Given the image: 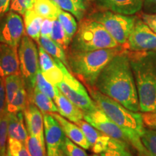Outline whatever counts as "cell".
I'll return each instance as SVG.
<instances>
[{
  "label": "cell",
  "instance_id": "ac0fdd59",
  "mask_svg": "<svg viewBox=\"0 0 156 156\" xmlns=\"http://www.w3.org/2000/svg\"><path fill=\"white\" fill-rule=\"evenodd\" d=\"M50 114L58 122L62 131L67 138L83 149L89 150L90 148L89 142L87 141L86 136L80 126L70 121L67 120L57 113H51Z\"/></svg>",
  "mask_w": 156,
  "mask_h": 156
},
{
  "label": "cell",
  "instance_id": "2e32d148",
  "mask_svg": "<svg viewBox=\"0 0 156 156\" xmlns=\"http://www.w3.org/2000/svg\"><path fill=\"white\" fill-rule=\"evenodd\" d=\"M56 87L60 92L63 93L69 101H71L78 108H80L83 112L92 111L97 108V105L87 90L81 91L72 88L64 81L58 83Z\"/></svg>",
  "mask_w": 156,
  "mask_h": 156
},
{
  "label": "cell",
  "instance_id": "52a82bcc",
  "mask_svg": "<svg viewBox=\"0 0 156 156\" xmlns=\"http://www.w3.org/2000/svg\"><path fill=\"white\" fill-rule=\"evenodd\" d=\"M87 17L103 25L120 46L126 44L136 20L135 17L131 15H122L109 10L96 12Z\"/></svg>",
  "mask_w": 156,
  "mask_h": 156
},
{
  "label": "cell",
  "instance_id": "30bf717a",
  "mask_svg": "<svg viewBox=\"0 0 156 156\" xmlns=\"http://www.w3.org/2000/svg\"><path fill=\"white\" fill-rule=\"evenodd\" d=\"M126 45L132 52L156 51V34L142 20H136Z\"/></svg>",
  "mask_w": 156,
  "mask_h": 156
},
{
  "label": "cell",
  "instance_id": "74e56055",
  "mask_svg": "<svg viewBox=\"0 0 156 156\" xmlns=\"http://www.w3.org/2000/svg\"><path fill=\"white\" fill-rule=\"evenodd\" d=\"M53 22L54 20H52L46 18L44 19L41 25V36L51 38L52 28H53Z\"/></svg>",
  "mask_w": 156,
  "mask_h": 156
},
{
  "label": "cell",
  "instance_id": "ee69618b",
  "mask_svg": "<svg viewBox=\"0 0 156 156\" xmlns=\"http://www.w3.org/2000/svg\"><path fill=\"white\" fill-rule=\"evenodd\" d=\"M91 156H101V155H99V154H93Z\"/></svg>",
  "mask_w": 156,
  "mask_h": 156
},
{
  "label": "cell",
  "instance_id": "603a6c76",
  "mask_svg": "<svg viewBox=\"0 0 156 156\" xmlns=\"http://www.w3.org/2000/svg\"><path fill=\"white\" fill-rule=\"evenodd\" d=\"M62 10L73 15L78 21L84 18L88 8L87 0H52Z\"/></svg>",
  "mask_w": 156,
  "mask_h": 156
},
{
  "label": "cell",
  "instance_id": "d4e9b609",
  "mask_svg": "<svg viewBox=\"0 0 156 156\" xmlns=\"http://www.w3.org/2000/svg\"><path fill=\"white\" fill-rule=\"evenodd\" d=\"M6 93V106L13 100L15 95L22 87H25L24 80L21 74L8 75L4 77Z\"/></svg>",
  "mask_w": 156,
  "mask_h": 156
},
{
  "label": "cell",
  "instance_id": "ba28073f",
  "mask_svg": "<svg viewBox=\"0 0 156 156\" xmlns=\"http://www.w3.org/2000/svg\"><path fill=\"white\" fill-rule=\"evenodd\" d=\"M76 124L81 128L90 145V148L95 154H99L108 150L127 149L128 143L114 139L90 124L85 120H80Z\"/></svg>",
  "mask_w": 156,
  "mask_h": 156
},
{
  "label": "cell",
  "instance_id": "cb8c5ba5",
  "mask_svg": "<svg viewBox=\"0 0 156 156\" xmlns=\"http://www.w3.org/2000/svg\"><path fill=\"white\" fill-rule=\"evenodd\" d=\"M38 44H39V46H41L52 57L60 60L69 71L66 51H64V49L62 46H60L58 44H56L51 38L44 36L40 37Z\"/></svg>",
  "mask_w": 156,
  "mask_h": 156
},
{
  "label": "cell",
  "instance_id": "d590c367",
  "mask_svg": "<svg viewBox=\"0 0 156 156\" xmlns=\"http://www.w3.org/2000/svg\"><path fill=\"white\" fill-rule=\"evenodd\" d=\"M84 150L66 136L63 147L64 156H88Z\"/></svg>",
  "mask_w": 156,
  "mask_h": 156
},
{
  "label": "cell",
  "instance_id": "60d3db41",
  "mask_svg": "<svg viewBox=\"0 0 156 156\" xmlns=\"http://www.w3.org/2000/svg\"><path fill=\"white\" fill-rule=\"evenodd\" d=\"M100 155L101 156H133L126 149L108 150Z\"/></svg>",
  "mask_w": 156,
  "mask_h": 156
},
{
  "label": "cell",
  "instance_id": "5b68a950",
  "mask_svg": "<svg viewBox=\"0 0 156 156\" xmlns=\"http://www.w3.org/2000/svg\"><path fill=\"white\" fill-rule=\"evenodd\" d=\"M120 45L101 23L90 18H83L74 36L67 51H92L116 48Z\"/></svg>",
  "mask_w": 156,
  "mask_h": 156
},
{
  "label": "cell",
  "instance_id": "7bdbcfd3",
  "mask_svg": "<svg viewBox=\"0 0 156 156\" xmlns=\"http://www.w3.org/2000/svg\"><path fill=\"white\" fill-rule=\"evenodd\" d=\"M10 3L11 0H0V17L9 11Z\"/></svg>",
  "mask_w": 156,
  "mask_h": 156
},
{
  "label": "cell",
  "instance_id": "83f0119b",
  "mask_svg": "<svg viewBox=\"0 0 156 156\" xmlns=\"http://www.w3.org/2000/svg\"><path fill=\"white\" fill-rule=\"evenodd\" d=\"M28 103V93H27L25 87H23L17 93L13 100L6 106V111L9 113L23 112Z\"/></svg>",
  "mask_w": 156,
  "mask_h": 156
},
{
  "label": "cell",
  "instance_id": "b9f144b4",
  "mask_svg": "<svg viewBox=\"0 0 156 156\" xmlns=\"http://www.w3.org/2000/svg\"><path fill=\"white\" fill-rule=\"evenodd\" d=\"M143 9L148 14L156 13V0H144Z\"/></svg>",
  "mask_w": 156,
  "mask_h": 156
},
{
  "label": "cell",
  "instance_id": "f35d334b",
  "mask_svg": "<svg viewBox=\"0 0 156 156\" xmlns=\"http://www.w3.org/2000/svg\"><path fill=\"white\" fill-rule=\"evenodd\" d=\"M6 110V93L4 79L0 77V116Z\"/></svg>",
  "mask_w": 156,
  "mask_h": 156
},
{
  "label": "cell",
  "instance_id": "9a60e30c",
  "mask_svg": "<svg viewBox=\"0 0 156 156\" xmlns=\"http://www.w3.org/2000/svg\"><path fill=\"white\" fill-rule=\"evenodd\" d=\"M38 52L39 66L43 75L49 83L56 86L63 81V73L56 65L54 58L41 46H38Z\"/></svg>",
  "mask_w": 156,
  "mask_h": 156
},
{
  "label": "cell",
  "instance_id": "5bb4252c",
  "mask_svg": "<svg viewBox=\"0 0 156 156\" xmlns=\"http://www.w3.org/2000/svg\"><path fill=\"white\" fill-rule=\"evenodd\" d=\"M21 74L17 47L0 43V77Z\"/></svg>",
  "mask_w": 156,
  "mask_h": 156
},
{
  "label": "cell",
  "instance_id": "8fae6325",
  "mask_svg": "<svg viewBox=\"0 0 156 156\" xmlns=\"http://www.w3.org/2000/svg\"><path fill=\"white\" fill-rule=\"evenodd\" d=\"M84 113V119L93 127L114 139L129 143L128 137L123 130L114 123L100 108Z\"/></svg>",
  "mask_w": 156,
  "mask_h": 156
},
{
  "label": "cell",
  "instance_id": "e0dca14e",
  "mask_svg": "<svg viewBox=\"0 0 156 156\" xmlns=\"http://www.w3.org/2000/svg\"><path fill=\"white\" fill-rule=\"evenodd\" d=\"M144 0H97L101 8L126 15H132L141 10Z\"/></svg>",
  "mask_w": 156,
  "mask_h": 156
},
{
  "label": "cell",
  "instance_id": "4316f807",
  "mask_svg": "<svg viewBox=\"0 0 156 156\" xmlns=\"http://www.w3.org/2000/svg\"><path fill=\"white\" fill-rule=\"evenodd\" d=\"M57 19L58 20L65 30L68 39L71 42L77 30V24L76 20L71 13L61 9L58 13Z\"/></svg>",
  "mask_w": 156,
  "mask_h": 156
},
{
  "label": "cell",
  "instance_id": "277c9868",
  "mask_svg": "<svg viewBox=\"0 0 156 156\" xmlns=\"http://www.w3.org/2000/svg\"><path fill=\"white\" fill-rule=\"evenodd\" d=\"M122 46L103 48L92 51H67V58L69 71L85 84L94 87L102 70L117 54L123 51Z\"/></svg>",
  "mask_w": 156,
  "mask_h": 156
},
{
  "label": "cell",
  "instance_id": "9c48e42d",
  "mask_svg": "<svg viewBox=\"0 0 156 156\" xmlns=\"http://www.w3.org/2000/svg\"><path fill=\"white\" fill-rule=\"evenodd\" d=\"M25 34L24 22L20 15L9 10L0 17V43L18 47Z\"/></svg>",
  "mask_w": 156,
  "mask_h": 156
},
{
  "label": "cell",
  "instance_id": "8d00e7d4",
  "mask_svg": "<svg viewBox=\"0 0 156 156\" xmlns=\"http://www.w3.org/2000/svg\"><path fill=\"white\" fill-rule=\"evenodd\" d=\"M142 116L145 126L148 129H156V109L152 112L142 113Z\"/></svg>",
  "mask_w": 156,
  "mask_h": 156
},
{
  "label": "cell",
  "instance_id": "e575fe53",
  "mask_svg": "<svg viewBox=\"0 0 156 156\" xmlns=\"http://www.w3.org/2000/svg\"><path fill=\"white\" fill-rule=\"evenodd\" d=\"M36 0H11L10 10L24 15L25 12L33 9Z\"/></svg>",
  "mask_w": 156,
  "mask_h": 156
},
{
  "label": "cell",
  "instance_id": "f546056e",
  "mask_svg": "<svg viewBox=\"0 0 156 156\" xmlns=\"http://www.w3.org/2000/svg\"><path fill=\"white\" fill-rule=\"evenodd\" d=\"M7 156H30L26 145L19 140L8 137L6 148Z\"/></svg>",
  "mask_w": 156,
  "mask_h": 156
},
{
  "label": "cell",
  "instance_id": "ffe728a7",
  "mask_svg": "<svg viewBox=\"0 0 156 156\" xmlns=\"http://www.w3.org/2000/svg\"><path fill=\"white\" fill-rule=\"evenodd\" d=\"M28 134L23 112L9 113L8 137L19 140L26 145Z\"/></svg>",
  "mask_w": 156,
  "mask_h": 156
},
{
  "label": "cell",
  "instance_id": "7402d4cb",
  "mask_svg": "<svg viewBox=\"0 0 156 156\" xmlns=\"http://www.w3.org/2000/svg\"><path fill=\"white\" fill-rule=\"evenodd\" d=\"M28 99L30 102L38 107L43 114L58 112V108L56 103L53 101V99L43 93L36 87V85L33 90L32 93L28 95Z\"/></svg>",
  "mask_w": 156,
  "mask_h": 156
},
{
  "label": "cell",
  "instance_id": "d6986e66",
  "mask_svg": "<svg viewBox=\"0 0 156 156\" xmlns=\"http://www.w3.org/2000/svg\"><path fill=\"white\" fill-rule=\"evenodd\" d=\"M58 108V112L64 118H67L72 122H77L84 119V113L69 101L63 93L57 89L55 98L54 99Z\"/></svg>",
  "mask_w": 156,
  "mask_h": 156
},
{
  "label": "cell",
  "instance_id": "d6a6232c",
  "mask_svg": "<svg viewBox=\"0 0 156 156\" xmlns=\"http://www.w3.org/2000/svg\"><path fill=\"white\" fill-rule=\"evenodd\" d=\"M25 145L28 148L30 156H47L46 145L42 143L36 136L28 134Z\"/></svg>",
  "mask_w": 156,
  "mask_h": 156
},
{
  "label": "cell",
  "instance_id": "ab89813d",
  "mask_svg": "<svg viewBox=\"0 0 156 156\" xmlns=\"http://www.w3.org/2000/svg\"><path fill=\"white\" fill-rule=\"evenodd\" d=\"M142 20L156 34V13L155 14H148L144 13L142 15Z\"/></svg>",
  "mask_w": 156,
  "mask_h": 156
},
{
  "label": "cell",
  "instance_id": "7a4b0ae2",
  "mask_svg": "<svg viewBox=\"0 0 156 156\" xmlns=\"http://www.w3.org/2000/svg\"><path fill=\"white\" fill-rule=\"evenodd\" d=\"M95 104L118 125L128 137L129 144L141 156H150L142 144L141 136L145 131L142 114L132 112L125 106L97 90L94 87L86 86Z\"/></svg>",
  "mask_w": 156,
  "mask_h": 156
},
{
  "label": "cell",
  "instance_id": "3957f363",
  "mask_svg": "<svg viewBox=\"0 0 156 156\" xmlns=\"http://www.w3.org/2000/svg\"><path fill=\"white\" fill-rule=\"evenodd\" d=\"M134 74L140 112H152L156 109V51L129 53Z\"/></svg>",
  "mask_w": 156,
  "mask_h": 156
},
{
  "label": "cell",
  "instance_id": "836d02e7",
  "mask_svg": "<svg viewBox=\"0 0 156 156\" xmlns=\"http://www.w3.org/2000/svg\"><path fill=\"white\" fill-rule=\"evenodd\" d=\"M141 140L149 155L156 156V129H145Z\"/></svg>",
  "mask_w": 156,
  "mask_h": 156
},
{
  "label": "cell",
  "instance_id": "44dd1931",
  "mask_svg": "<svg viewBox=\"0 0 156 156\" xmlns=\"http://www.w3.org/2000/svg\"><path fill=\"white\" fill-rule=\"evenodd\" d=\"M23 17L25 34L38 43L41 37V29L44 18L34 9L25 12Z\"/></svg>",
  "mask_w": 156,
  "mask_h": 156
},
{
  "label": "cell",
  "instance_id": "6da1fadb",
  "mask_svg": "<svg viewBox=\"0 0 156 156\" xmlns=\"http://www.w3.org/2000/svg\"><path fill=\"white\" fill-rule=\"evenodd\" d=\"M94 87L132 112H140L134 74L128 52L115 56L98 77Z\"/></svg>",
  "mask_w": 156,
  "mask_h": 156
},
{
  "label": "cell",
  "instance_id": "4dcf8cb0",
  "mask_svg": "<svg viewBox=\"0 0 156 156\" xmlns=\"http://www.w3.org/2000/svg\"><path fill=\"white\" fill-rule=\"evenodd\" d=\"M9 113L5 110L0 116V156H7L6 148L8 139Z\"/></svg>",
  "mask_w": 156,
  "mask_h": 156
},
{
  "label": "cell",
  "instance_id": "484cf974",
  "mask_svg": "<svg viewBox=\"0 0 156 156\" xmlns=\"http://www.w3.org/2000/svg\"><path fill=\"white\" fill-rule=\"evenodd\" d=\"M34 9L43 18L57 19L61 9L52 0H36Z\"/></svg>",
  "mask_w": 156,
  "mask_h": 156
},
{
  "label": "cell",
  "instance_id": "7c38bea8",
  "mask_svg": "<svg viewBox=\"0 0 156 156\" xmlns=\"http://www.w3.org/2000/svg\"><path fill=\"white\" fill-rule=\"evenodd\" d=\"M44 136L47 156H64L66 135L58 122L50 114H44Z\"/></svg>",
  "mask_w": 156,
  "mask_h": 156
},
{
  "label": "cell",
  "instance_id": "4fadbf2b",
  "mask_svg": "<svg viewBox=\"0 0 156 156\" xmlns=\"http://www.w3.org/2000/svg\"><path fill=\"white\" fill-rule=\"evenodd\" d=\"M24 119L28 134L36 136L46 145L44 136V114L36 105L29 101L23 111Z\"/></svg>",
  "mask_w": 156,
  "mask_h": 156
},
{
  "label": "cell",
  "instance_id": "8992f818",
  "mask_svg": "<svg viewBox=\"0 0 156 156\" xmlns=\"http://www.w3.org/2000/svg\"><path fill=\"white\" fill-rule=\"evenodd\" d=\"M17 51L20 69L28 95L36 87V75L40 69L39 52L36 44L26 34L21 39Z\"/></svg>",
  "mask_w": 156,
  "mask_h": 156
},
{
  "label": "cell",
  "instance_id": "f1b7e54d",
  "mask_svg": "<svg viewBox=\"0 0 156 156\" xmlns=\"http://www.w3.org/2000/svg\"><path fill=\"white\" fill-rule=\"evenodd\" d=\"M51 38L62 46L64 51H68L69 49L71 42L68 39L65 30L58 19L54 20L53 22V28Z\"/></svg>",
  "mask_w": 156,
  "mask_h": 156
},
{
  "label": "cell",
  "instance_id": "1f68e13d",
  "mask_svg": "<svg viewBox=\"0 0 156 156\" xmlns=\"http://www.w3.org/2000/svg\"><path fill=\"white\" fill-rule=\"evenodd\" d=\"M36 85L38 88L44 94L48 95L51 99L55 98L57 91V87L54 86L51 83H49L43 75V74L39 69L36 75Z\"/></svg>",
  "mask_w": 156,
  "mask_h": 156
}]
</instances>
